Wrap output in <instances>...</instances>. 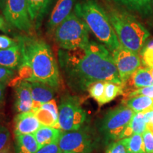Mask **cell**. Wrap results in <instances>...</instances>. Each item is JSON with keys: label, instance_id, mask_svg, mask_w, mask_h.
Segmentation results:
<instances>
[{"label": "cell", "instance_id": "cell-23", "mask_svg": "<svg viewBox=\"0 0 153 153\" xmlns=\"http://www.w3.org/2000/svg\"><path fill=\"white\" fill-rule=\"evenodd\" d=\"M146 128L147 125L144 118V112L135 113L131 122L122 133L120 140L131 136L133 134H143Z\"/></svg>", "mask_w": 153, "mask_h": 153}, {"label": "cell", "instance_id": "cell-15", "mask_svg": "<svg viewBox=\"0 0 153 153\" xmlns=\"http://www.w3.org/2000/svg\"><path fill=\"white\" fill-rule=\"evenodd\" d=\"M152 85H153V76L150 69L145 67L140 68L123 84V91L124 94L126 92V94H128L134 90Z\"/></svg>", "mask_w": 153, "mask_h": 153}, {"label": "cell", "instance_id": "cell-36", "mask_svg": "<svg viewBox=\"0 0 153 153\" xmlns=\"http://www.w3.org/2000/svg\"><path fill=\"white\" fill-rule=\"evenodd\" d=\"M7 85V84L6 83L0 84V108H1V106H3L4 104L5 92Z\"/></svg>", "mask_w": 153, "mask_h": 153}, {"label": "cell", "instance_id": "cell-41", "mask_svg": "<svg viewBox=\"0 0 153 153\" xmlns=\"http://www.w3.org/2000/svg\"><path fill=\"white\" fill-rule=\"evenodd\" d=\"M147 127H148V126H147ZM148 128L149 129H150L151 130V131H152V132H153V128H150V127H148Z\"/></svg>", "mask_w": 153, "mask_h": 153}, {"label": "cell", "instance_id": "cell-12", "mask_svg": "<svg viewBox=\"0 0 153 153\" xmlns=\"http://www.w3.org/2000/svg\"><path fill=\"white\" fill-rule=\"evenodd\" d=\"M34 101L30 92L29 82H19L15 86V111L18 114L32 111Z\"/></svg>", "mask_w": 153, "mask_h": 153}, {"label": "cell", "instance_id": "cell-37", "mask_svg": "<svg viewBox=\"0 0 153 153\" xmlns=\"http://www.w3.org/2000/svg\"><path fill=\"white\" fill-rule=\"evenodd\" d=\"M5 19H4L2 16H0V30L4 32L7 31V25L6 24Z\"/></svg>", "mask_w": 153, "mask_h": 153}, {"label": "cell", "instance_id": "cell-3", "mask_svg": "<svg viewBox=\"0 0 153 153\" xmlns=\"http://www.w3.org/2000/svg\"><path fill=\"white\" fill-rule=\"evenodd\" d=\"M74 12L111 53L121 45L106 11L96 0H82L76 3Z\"/></svg>", "mask_w": 153, "mask_h": 153}, {"label": "cell", "instance_id": "cell-6", "mask_svg": "<svg viewBox=\"0 0 153 153\" xmlns=\"http://www.w3.org/2000/svg\"><path fill=\"white\" fill-rule=\"evenodd\" d=\"M135 113L122 104L106 112L98 125L99 134L106 144L120 140L124 130L133 118Z\"/></svg>", "mask_w": 153, "mask_h": 153}, {"label": "cell", "instance_id": "cell-11", "mask_svg": "<svg viewBox=\"0 0 153 153\" xmlns=\"http://www.w3.org/2000/svg\"><path fill=\"white\" fill-rule=\"evenodd\" d=\"M14 133L15 136L34 134L42 125L36 117L35 112L19 113L14 120Z\"/></svg>", "mask_w": 153, "mask_h": 153}, {"label": "cell", "instance_id": "cell-9", "mask_svg": "<svg viewBox=\"0 0 153 153\" xmlns=\"http://www.w3.org/2000/svg\"><path fill=\"white\" fill-rule=\"evenodd\" d=\"M3 14L6 22L17 29L24 32L31 30L27 0H6Z\"/></svg>", "mask_w": 153, "mask_h": 153}, {"label": "cell", "instance_id": "cell-43", "mask_svg": "<svg viewBox=\"0 0 153 153\" xmlns=\"http://www.w3.org/2000/svg\"><path fill=\"white\" fill-rule=\"evenodd\" d=\"M0 116H1V115H0Z\"/></svg>", "mask_w": 153, "mask_h": 153}, {"label": "cell", "instance_id": "cell-18", "mask_svg": "<svg viewBox=\"0 0 153 153\" xmlns=\"http://www.w3.org/2000/svg\"><path fill=\"white\" fill-rule=\"evenodd\" d=\"M53 0H27L28 13L32 24L36 29L41 26L42 21L48 12Z\"/></svg>", "mask_w": 153, "mask_h": 153}, {"label": "cell", "instance_id": "cell-5", "mask_svg": "<svg viewBox=\"0 0 153 153\" xmlns=\"http://www.w3.org/2000/svg\"><path fill=\"white\" fill-rule=\"evenodd\" d=\"M89 27L75 13L70 14L55 30V41L63 50L85 47L89 43Z\"/></svg>", "mask_w": 153, "mask_h": 153}, {"label": "cell", "instance_id": "cell-42", "mask_svg": "<svg viewBox=\"0 0 153 153\" xmlns=\"http://www.w3.org/2000/svg\"><path fill=\"white\" fill-rule=\"evenodd\" d=\"M152 11H153V1H152Z\"/></svg>", "mask_w": 153, "mask_h": 153}, {"label": "cell", "instance_id": "cell-17", "mask_svg": "<svg viewBox=\"0 0 153 153\" xmlns=\"http://www.w3.org/2000/svg\"><path fill=\"white\" fill-rule=\"evenodd\" d=\"M23 62L22 48L20 44L9 48L0 50V66L18 70Z\"/></svg>", "mask_w": 153, "mask_h": 153}, {"label": "cell", "instance_id": "cell-24", "mask_svg": "<svg viewBox=\"0 0 153 153\" xmlns=\"http://www.w3.org/2000/svg\"><path fill=\"white\" fill-rule=\"evenodd\" d=\"M123 85H119L111 82H106L104 95L98 102L99 106H101L108 104L116 99L118 96L123 95Z\"/></svg>", "mask_w": 153, "mask_h": 153}, {"label": "cell", "instance_id": "cell-40", "mask_svg": "<svg viewBox=\"0 0 153 153\" xmlns=\"http://www.w3.org/2000/svg\"><path fill=\"white\" fill-rule=\"evenodd\" d=\"M150 72H151V74H152V75L153 76V68L150 69Z\"/></svg>", "mask_w": 153, "mask_h": 153}, {"label": "cell", "instance_id": "cell-22", "mask_svg": "<svg viewBox=\"0 0 153 153\" xmlns=\"http://www.w3.org/2000/svg\"><path fill=\"white\" fill-rule=\"evenodd\" d=\"M123 104L134 113L145 112L153 110V98L145 96H135L124 101Z\"/></svg>", "mask_w": 153, "mask_h": 153}, {"label": "cell", "instance_id": "cell-39", "mask_svg": "<svg viewBox=\"0 0 153 153\" xmlns=\"http://www.w3.org/2000/svg\"><path fill=\"white\" fill-rule=\"evenodd\" d=\"M6 0H0V9H4V4H5Z\"/></svg>", "mask_w": 153, "mask_h": 153}, {"label": "cell", "instance_id": "cell-4", "mask_svg": "<svg viewBox=\"0 0 153 153\" xmlns=\"http://www.w3.org/2000/svg\"><path fill=\"white\" fill-rule=\"evenodd\" d=\"M106 13L120 45L140 55L150 32L127 11L110 7Z\"/></svg>", "mask_w": 153, "mask_h": 153}, {"label": "cell", "instance_id": "cell-19", "mask_svg": "<svg viewBox=\"0 0 153 153\" xmlns=\"http://www.w3.org/2000/svg\"><path fill=\"white\" fill-rule=\"evenodd\" d=\"M114 2L125 7L128 10L148 18L152 14V0H113Z\"/></svg>", "mask_w": 153, "mask_h": 153}, {"label": "cell", "instance_id": "cell-32", "mask_svg": "<svg viewBox=\"0 0 153 153\" xmlns=\"http://www.w3.org/2000/svg\"><path fill=\"white\" fill-rule=\"evenodd\" d=\"M106 153H128L124 145L120 140L114 141L108 144Z\"/></svg>", "mask_w": 153, "mask_h": 153}, {"label": "cell", "instance_id": "cell-29", "mask_svg": "<svg viewBox=\"0 0 153 153\" xmlns=\"http://www.w3.org/2000/svg\"><path fill=\"white\" fill-rule=\"evenodd\" d=\"M143 139L145 153H153V132L148 127L143 133Z\"/></svg>", "mask_w": 153, "mask_h": 153}, {"label": "cell", "instance_id": "cell-26", "mask_svg": "<svg viewBox=\"0 0 153 153\" xmlns=\"http://www.w3.org/2000/svg\"><path fill=\"white\" fill-rule=\"evenodd\" d=\"M140 57L145 68H153V39L146 42L140 53Z\"/></svg>", "mask_w": 153, "mask_h": 153}, {"label": "cell", "instance_id": "cell-10", "mask_svg": "<svg viewBox=\"0 0 153 153\" xmlns=\"http://www.w3.org/2000/svg\"><path fill=\"white\" fill-rule=\"evenodd\" d=\"M114 63L119 74L122 84H125L129 77L137 69L140 68L142 62L140 57L122 45L111 52Z\"/></svg>", "mask_w": 153, "mask_h": 153}, {"label": "cell", "instance_id": "cell-1", "mask_svg": "<svg viewBox=\"0 0 153 153\" xmlns=\"http://www.w3.org/2000/svg\"><path fill=\"white\" fill-rule=\"evenodd\" d=\"M57 58L65 81L74 92H85L99 81L123 85L111 53L97 42L73 50L60 49Z\"/></svg>", "mask_w": 153, "mask_h": 153}, {"label": "cell", "instance_id": "cell-30", "mask_svg": "<svg viewBox=\"0 0 153 153\" xmlns=\"http://www.w3.org/2000/svg\"><path fill=\"white\" fill-rule=\"evenodd\" d=\"M15 71L0 66V84H9L14 76Z\"/></svg>", "mask_w": 153, "mask_h": 153}, {"label": "cell", "instance_id": "cell-33", "mask_svg": "<svg viewBox=\"0 0 153 153\" xmlns=\"http://www.w3.org/2000/svg\"><path fill=\"white\" fill-rule=\"evenodd\" d=\"M18 41H15L12 38L5 35H0V50L7 49L9 48L18 45Z\"/></svg>", "mask_w": 153, "mask_h": 153}, {"label": "cell", "instance_id": "cell-13", "mask_svg": "<svg viewBox=\"0 0 153 153\" xmlns=\"http://www.w3.org/2000/svg\"><path fill=\"white\" fill-rule=\"evenodd\" d=\"M76 0H57L47 22L48 33L55 32L57 26L68 17Z\"/></svg>", "mask_w": 153, "mask_h": 153}, {"label": "cell", "instance_id": "cell-35", "mask_svg": "<svg viewBox=\"0 0 153 153\" xmlns=\"http://www.w3.org/2000/svg\"><path fill=\"white\" fill-rule=\"evenodd\" d=\"M144 118L147 126L153 128V110L144 112Z\"/></svg>", "mask_w": 153, "mask_h": 153}, {"label": "cell", "instance_id": "cell-14", "mask_svg": "<svg viewBox=\"0 0 153 153\" xmlns=\"http://www.w3.org/2000/svg\"><path fill=\"white\" fill-rule=\"evenodd\" d=\"M35 114L42 126L60 129L59 125L58 106L55 99L42 104L36 111Z\"/></svg>", "mask_w": 153, "mask_h": 153}, {"label": "cell", "instance_id": "cell-8", "mask_svg": "<svg viewBox=\"0 0 153 153\" xmlns=\"http://www.w3.org/2000/svg\"><path fill=\"white\" fill-rule=\"evenodd\" d=\"M59 125L62 131H76L85 125L87 113L82 107L79 97L65 94L58 106Z\"/></svg>", "mask_w": 153, "mask_h": 153}, {"label": "cell", "instance_id": "cell-21", "mask_svg": "<svg viewBox=\"0 0 153 153\" xmlns=\"http://www.w3.org/2000/svg\"><path fill=\"white\" fill-rule=\"evenodd\" d=\"M15 153H36L39 150L37 141L33 134L15 136Z\"/></svg>", "mask_w": 153, "mask_h": 153}, {"label": "cell", "instance_id": "cell-31", "mask_svg": "<svg viewBox=\"0 0 153 153\" xmlns=\"http://www.w3.org/2000/svg\"><path fill=\"white\" fill-rule=\"evenodd\" d=\"M135 96H145V97H151V98H153V85L134 90L129 94H126V97L128 99L130 98V97H135Z\"/></svg>", "mask_w": 153, "mask_h": 153}, {"label": "cell", "instance_id": "cell-28", "mask_svg": "<svg viewBox=\"0 0 153 153\" xmlns=\"http://www.w3.org/2000/svg\"><path fill=\"white\" fill-rule=\"evenodd\" d=\"M11 135L4 126L0 125V152L11 145Z\"/></svg>", "mask_w": 153, "mask_h": 153}, {"label": "cell", "instance_id": "cell-38", "mask_svg": "<svg viewBox=\"0 0 153 153\" xmlns=\"http://www.w3.org/2000/svg\"><path fill=\"white\" fill-rule=\"evenodd\" d=\"M0 153H15L14 152V149H13L12 145H9L8 148H7L4 150L1 151Z\"/></svg>", "mask_w": 153, "mask_h": 153}, {"label": "cell", "instance_id": "cell-20", "mask_svg": "<svg viewBox=\"0 0 153 153\" xmlns=\"http://www.w3.org/2000/svg\"><path fill=\"white\" fill-rule=\"evenodd\" d=\"M62 132L60 129L42 126L33 135L40 149L47 145L58 143Z\"/></svg>", "mask_w": 153, "mask_h": 153}, {"label": "cell", "instance_id": "cell-7", "mask_svg": "<svg viewBox=\"0 0 153 153\" xmlns=\"http://www.w3.org/2000/svg\"><path fill=\"white\" fill-rule=\"evenodd\" d=\"M98 143L90 126L84 125L76 131H62L58 145L63 153H91Z\"/></svg>", "mask_w": 153, "mask_h": 153}, {"label": "cell", "instance_id": "cell-27", "mask_svg": "<svg viewBox=\"0 0 153 153\" xmlns=\"http://www.w3.org/2000/svg\"><path fill=\"white\" fill-rule=\"evenodd\" d=\"M105 84H106V82L104 81L96 82L91 84L88 88L87 91L89 92L90 97L94 99L97 103L100 101L101 97L104 95Z\"/></svg>", "mask_w": 153, "mask_h": 153}, {"label": "cell", "instance_id": "cell-2", "mask_svg": "<svg viewBox=\"0 0 153 153\" xmlns=\"http://www.w3.org/2000/svg\"><path fill=\"white\" fill-rule=\"evenodd\" d=\"M17 41L22 48L23 62L28 64L33 72L32 82H43L57 90L60 85V70L48 44L28 36L19 37Z\"/></svg>", "mask_w": 153, "mask_h": 153}, {"label": "cell", "instance_id": "cell-34", "mask_svg": "<svg viewBox=\"0 0 153 153\" xmlns=\"http://www.w3.org/2000/svg\"><path fill=\"white\" fill-rule=\"evenodd\" d=\"M36 153H63L59 147L58 143H52L40 148Z\"/></svg>", "mask_w": 153, "mask_h": 153}, {"label": "cell", "instance_id": "cell-16", "mask_svg": "<svg viewBox=\"0 0 153 153\" xmlns=\"http://www.w3.org/2000/svg\"><path fill=\"white\" fill-rule=\"evenodd\" d=\"M30 92L34 101L33 111L35 112L42 104L54 99L57 90L51 86L41 82H29Z\"/></svg>", "mask_w": 153, "mask_h": 153}, {"label": "cell", "instance_id": "cell-25", "mask_svg": "<svg viewBox=\"0 0 153 153\" xmlns=\"http://www.w3.org/2000/svg\"><path fill=\"white\" fill-rule=\"evenodd\" d=\"M128 153H145L143 135L133 134L131 136L120 140Z\"/></svg>", "mask_w": 153, "mask_h": 153}]
</instances>
